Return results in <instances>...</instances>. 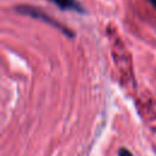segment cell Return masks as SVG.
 <instances>
[{
  "label": "cell",
  "instance_id": "6da1fadb",
  "mask_svg": "<svg viewBox=\"0 0 156 156\" xmlns=\"http://www.w3.org/2000/svg\"><path fill=\"white\" fill-rule=\"evenodd\" d=\"M16 10H17L18 12H22V13L29 15V16H32V17H35V18H40V20H44V21H46L48 23H50L51 26H54V27L58 28L60 30H62V32H63L66 35L73 37V33H72L71 30L66 29L63 26H61L60 23H57V22H56V21H54L52 18H50V17L45 16V13H43L41 11H39V10H37V9H33V7H29V6H20V7H17Z\"/></svg>",
  "mask_w": 156,
  "mask_h": 156
},
{
  "label": "cell",
  "instance_id": "7a4b0ae2",
  "mask_svg": "<svg viewBox=\"0 0 156 156\" xmlns=\"http://www.w3.org/2000/svg\"><path fill=\"white\" fill-rule=\"evenodd\" d=\"M51 2H54L57 7H60L61 10H72L79 13H84L85 10L82 6V4L78 0H49Z\"/></svg>",
  "mask_w": 156,
  "mask_h": 156
},
{
  "label": "cell",
  "instance_id": "3957f363",
  "mask_svg": "<svg viewBox=\"0 0 156 156\" xmlns=\"http://www.w3.org/2000/svg\"><path fill=\"white\" fill-rule=\"evenodd\" d=\"M118 156H133L130 151H128L127 149H119L118 150Z\"/></svg>",
  "mask_w": 156,
  "mask_h": 156
},
{
  "label": "cell",
  "instance_id": "277c9868",
  "mask_svg": "<svg viewBox=\"0 0 156 156\" xmlns=\"http://www.w3.org/2000/svg\"><path fill=\"white\" fill-rule=\"evenodd\" d=\"M149 1H150V2L152 4V6H154V7L156 9V0H149Z\"/></svg>",
  "mask_w": 156,
  "mask_h": 156
}]
</instances>
